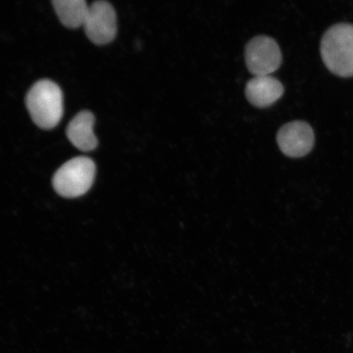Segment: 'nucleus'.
Instances as JSON below:
<instances>
[{
  "label": "nucleus",
  "instance_id": "obj_1",
  "mask_svg": "<svg viewBox=\"0 0 353 353\" xmlns=\"http://www.w3.org/2000/svg\"><path fill=\"white\" fill-rule=\"evenodd\" d=\"M26 107L35 125L54 129L63 116V94L56 83L48 79L35 83L26 96Z\"/></svg>",
  "mask_w": 353,
  "mask_h": 353
},
{
  "label": "nucleus",
  "instance_id": "obj_2",
  "mask_svg": "<svg viewBox=\"0 0 353 353\" xmlns=\"http://www.w3.org/2000/svg\"><path fill=\"white\" fill-rule=\"evenodd\" d=\"M321 54L331 72L341 77H353V25H334L325 33Z\"/></svg>",
  "mask_w": 353,
  "mask_h": 353
},
{
  "label": "nucleus",
  "instance_id": "obj_3",
  "mask_svg": "<svg viewBox=\"0 0 353 353\" xmlns=\"http://www.w3.org/2000/svg\"><path fill=\"white\" fill-rule=\"evenodd\" d=\"M96 166L91 159L79 157L72 159L56 172L52 184L61 196L76 198L85 194L92 187Z\"/></svg>",
  "mask_w": 353,
  "mask_h": 353
},
{
  "label": "nucleus",
  "instance_id": "obj_4",
  "mask_svg": "<svg viewBox=\"0 0 353 353\" xmlns=\"http://www.w3.org/2000/svg\"><path fill=\"white\" fill-rule=\"evenodd\" d=\"M245 59L247 68L254 77L270 76L280 68L282 55L274 39L259 35L247 43Z\"/></svg>",
  "mask_w": 353,
  "mask_h": 353
},
{
  "label": "nucleus",
  "instance_id": "obj_5",
  "mask_svg": "<svg viewBox=\"0 0 353 353\" xmlns=\"http://www.w3.org/2000/svg\"><path fill=\"white\" fill-rule=\"evenodd\" d=\"M85 33L92 43L103 46L114 41L117 33V12L108 2L97 1L88 7L83 24Z\"/></svg>",
  "mask_w": 353,
  "mask_h": 353
},
{
  "label": "nucleus",
  "instance_id": "obj_6",
  "mask_svg": "<svg viewBox=\"0 0 353 353\" xmlns=\"http://www.w3.org/2000/svg\"><path fill=\"white\" fill-rule=\"evenodd\" d=\"M276 141L285 156L299 158L306 156L314 145L315 136L312 127L304 121H293L282 126Z\"/></svg>",
  "mask_w": 353,
  "mask_h": 353
},
{
  "label": "nucleus",
  "instance_id": "obj_7",
  "mask_svg": "<svg viewBox=\"0 0 353 353\" xmlns=\"http://www.w3.org/2000/svg\"><path fill=\"white\" fill-rule=\"evenodd\" d=\"M284 87L271 76L254 77L247 83V100L256 108H265L276 103L284 94Z\"/></svg>",
  "mask_w": 353,
  "mask_h": 353
},
{
  "label": "nucleus",
  "instance_id": "obj_8",
  "mask_svg": "<svg viewBox=\"0 0 353 353\" xmlns=\"http://www.w3.org/2000/svg\"><path fill=\"white\" fill-rule=\"evenodd\" d=\"M95 117L88 110H82L69 123L66 135L74 147L83 152H90L98 147L94 134Z\"/></svg>",
  "mask_w": 353,
  "mask_h": 353
},
{
  "label": "nucleus",
  "instance_id": "obj_9",
  "mask_svg": "<svg viewBox=\"0 0 353 353\" xmlns=\"http://www.w3.org/2000/svg\"><path fill=\"white\" fill-rule=\"evenodd\" d=\"M52 3L61 23L66 28L76 29L85 24L90 6L83 0H54Z\"/></svg>",
  "mask_w": 353,
  "mask_h": 353
}]
</instances>
